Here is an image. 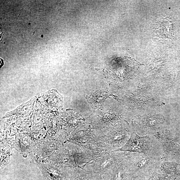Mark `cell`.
Wrapping results in <instances>:
<instances>
[{"instance_id":"52a82bcc","label":"cell","mask_w":180,"mask_h":180,"mask_svg":"<svg viewBox=\"0 0 180 180\" xmlns=\"http://www.w3.org/2000/svg\"><path fill=\"white\" fill-rule=\"evenodd\" d=\"M71 180H94L96 176L91 172L78 167L75 169Z\"/></svg>"},{"instance_id":"5b68a950","label":"cell","mask_w":180,"mask_h":180,"mask_svg":"<svg viewBox=\"0 0 180 180\" xmlns=\"http://www.w3.org/2000/svg\"><path fill=\"white\" fill-rule=\"evenodd\" d=\"M132 132L128 128L120 127L99 136L107 151H116L126 143L130 138Z\"/></svg>"},{"instance_id":"277c9868","label":"cell","mask_w":180,"mask_h":180,"mask_svg":"<svg viewBox=\"0 0 180 180\" xmlns=\"http://www.w3.org/2000/svg\"><path fill=\"white\" fill-rule=\"evenodd\" d=\"M158 142L154 136H141L132 132L130 138L118 151L148 154L151 152Z\"/></svg>"},{"instance_id":"3957f363","label":"cell","mask_w":180,"mask_h":180,"mask_svg":"<svg viewBox=\"0 0 180 180\" xmlns=\"http://www.w3.org/2000/svg\"><path fill=\"white\" fill-rule=\"evenodd\" d=\"M165 123L163 117L159 115L139 116L132 123L134 132L141 136H153L160 132L159 129Z\"/></svg>"},{"instance_id":"6da1fadb","label":"cell","mask_w":180,"mask_h":180,"mask_svg":"<svg viewBox=\"0 0 180 180\" xmlns=\"http://www.w3.org/2000/svg\"><path fill=\"white\" fill-rule=\"evenodd\" d=\"M163 156V147L158 141L148 154L126 152L123 163L129 176L147 180L160 169Z\"/></svg>"},{"instance_id":"8fae6325","label":"cell","mask_w":180,"mask_h":180,"mask_svg":"<svg viewBox=\"0 0 180 180\" xmlns=\"http://www.w3.org/2000/svg\"><path fill=\"white\" fill-rule=\"evenodd\" d=\"M94 180H102V177H96Z\"/></svg>"},{"instance_id":"7a4b0ae2","label":"cell","mask_w":180,"mask_h":180,"mask_svg":"<svg viewBox=\"0 0 180 180\" xmlns=\"http://www.w3.org/2000/svg\"><path fill=\"white\" fill-rule=\"evenodd\" d=\"M126 153L121 151L105 152L87 164L83 168L102 177L123 162Z\"/></svg>"},{"instance_id":"9c48e42d","label":"cell","mask_w":180,"mask_h":180,"mask_svg":"<svg viewBox=\"0 0 180 180\" xmlns=\"http://www.w3.org/2000/svg\"><path fill=\"white\" fill-rule=\"evenodd\" d=\"M168 22L164 20L160 22V23L159 24V26L157 28V30H158V32L160 33L161 35L165 36L167 35V33L168 32L167 31L168 27Z\"/></svg>"},{"instance_id":"8992f818","label":"cell","mask_w":180,"mask_h":180,"mask_svg":"<svg viewBox=\"0 0 180 180\" xmlns=\"http://www.w3.org/2000/svg\"><path fill=\"white\" fill-rule=\"evenodd\" d=\"M128 174L123 162L102 177V180H128Z\"/></svg>"},{"instance_id":"30bf717a","label":"cell","mask_w":180,"mask_h":180,"mask_svg":"<svg viewBox=\"0 0 180 180\" xmlns=\"http://www.w3.org/2000/svg\"><path fill=\"white\" fill-rule=\"evenodd\" d=\"M128 180H145L144 179L136 178V177H134L128 175Z\"/></svg>"},{"instance_id":"ba28073f","label":"cell","mask_w":180,"mask_h":180,"mask_svg":"<svg viewBox=\"0 0 180 180\" xmlns=\"http://www.w3.org/2000/svg\"><path fill=\"white\" fill-rule=\"evenodd\" d=\"M170 179V176L163 173L160 169L147 180H171Z\"/></svg>"}]
</instances>
